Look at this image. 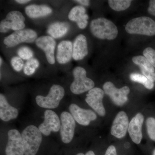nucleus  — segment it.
<instances>
[{"mask_svg": "<svg viewBox=\"0 0 155 155\" xmlns=\"http://www.w3.org/2000/svg\"><path fill=\"white\" fill-rule=\"evenodd\" d=\"M11 64L14 70L17 72L21 71L24 65V63L22 59L18 57H14L12 58Z\"/></svg>", "mask_w": 155, "mask_h": 155, "instance_id": "30", "label": "nucleus"}, {"mask_svg": "<svg viewBox=\"0 0 155 155\" xmlns=\"http://www.w3.org/2000/svg\"><path fill=\"white\" fill-rule=\"evenodd\" d=\"M73 44L69 41H63L58 45L57 50V61L60 64H67L72 58Z\"/></svg>", "mask_w": 155, "mask_h": 155, "instance_id": "19", "label": "nucleus"}, {"mask_svg": "<svg viewBox=\"0 0 155 155\" xmlns=\"http://www.w3.org/2000/svg\"><path fill=\"white\" fill-rule=\"evenodd\" d=\"M73 75L74 81L70 88L72 93L79 94L94 88V82L87 77L86 70L82 67H75L73 70Z\"/></svg>", "mask_w": 155, "mask_h": 155, "instance_id": "4", "label": "nucleus"}, {"mask_svg": "<svg viewBox=\"0 0 155 155\" xmlns=\"http://www.w3.org/2000/svg\"><path fill=\"white\" fill-rule=\"evenodd\" d=\"M76 155H84L82 153H79L77 154Z\"/></svg>", "mask_w": 155, "mask_h": 155, "instance_id": "37", "label": "nucleus"}, {"mask_svg": "<svg viewBox=\"0 0 155 155\" xmlns=\"http://www.w3.org/2000/svg\"><path fill=\"white\" fill-rule=\"evenodd\" d=\"M37 34L31 29L17 31L4 39V43L8 47H14L21 43H32L36 40Z\"/></svg>", "mask_w": 155, "mask_h": 155, "instance_id": "7", "label": "nucleus"}, {"mask_svg": "<svg viewBox=\"0 0 155 155\" xmlns=\"http://www.w3.org/2000/svg\"><path fill=\"white\" fill-rule=\"evenodd\" d=\"M92 34L101 39L112 40L117 37L118 30L110 20L104 18H99L92 20L90 24Z\"/></svg>", "mask_w": 155, "mask_h": 155, "instance_id": "1", "label": "nucleus"}, {"mask_svg": "<svg viewBox=\"0 0 155 155\" xmlns=\"http://www.w3.org/2000/svg\"><path fill=\"white\" fill-rule=\"evenodd\" d=\"M103 89L105 93L110 97L115 104L121 106L127 102V95L130 91L128 87L124 86L118 89L110 81H107L104 84Z\"/></svg>", "mask_w": 155, "mask_h": 155, "instance_id": "9", "label": "nucleus"}, {"mask_svg": "<svg viewBox=\"0 0 155 155\" xmlns=\"http://www.w3.org/2000/svg\"><path fill=\"white\" fill-rule=\"evenodd\" d=\"M153 155H155V149L154 150L153 152Z\"/></svg>", "mask_w": 155, "mask_h": 155, "instance_id": "38", "label": "nucleus"}, {"mask_svg": "<svg viewBox=\"0 0 155 155\" xmlns=\"http://www.w3.org/2000/svg\"><path fill=\"white\" fill-rule=\"evenodd\" d=\"M69 110L75 120L84 126H87L91 121L97 119L96 114L93 111L82 109L75 104H71L69 106Z\"/></svg>", "mask_w": 155, "mask_h": 155, "instance_id": "13", "label": "nucleus"}, {"mask_svg": "<svg viewBox=\"0 0 155 155\" xmlns=\"http://www.w3.org/2000/svg\"><path fill=\"white\" fill-rule=\"evenodd\" d=\"M65 94L63 87L58 84H54L50 88L49 92L46 97L38 95L35 100L40 107L48 109H55L59 105L60 102Z\"/></svg>", "mask_w": 155, "mask_h": 155, "instance_id": "5", "label": "nucleus"}, {"mask_svg": "<svg viewBox=\"0 0 155 155\" xmlns=\"http://www.w3.org/2000/svg\"><path fill=\"white\" fill-rule=\"evenodd\" d=\"M30 1L29 0H16V2L17 3H19V4H25L30 2Z\"/></svg>", "mask_w": 155, "mask_h": 155, "instance_id": "34", "label": "nucleus"}, {"mask_svg": "<svg viewBox=\"0 0 155 155\" xmlns=\"http://www.w3.org/2000/svg\"><path fill=\"white\" fill-rule=\"evenodd\" d=\"M125 30L130 34L153 36L155 35V22L149 17H137L127 22Z\"/></svg>", "mask_w": 155, "mask_h": 155, "instance_id": "3", "label": "nucleus"}, {"mask_svg": "<svg viewBox=\"0 0 155 155\" xmlns=\"http://www.w3.org/2000/svg\"><path fill=\"white\" fill-rule=\"evenodd\" d=\"M86 12V10L83 6H75L69 12L68 18L71 21L76 22L81 29H84L88 24L89 17Z\"/></svg>", "mask_w": 155, "mask_h": 155, "instance_id": "18", "label": "nucleus"}, {"mask_svg": "<svg viewBox=\"0 0 155 155\" xmlns=\"http://www.w3.org/2000/svg\"><path fill=\"white\" fill-rule=\"evenodd\" d=\"M143 55L153 67H155V50L151 48H147L143 51Z\"/></svg>", "mask_w": 155, "mask_h": 155, "instance_id": "29", "label": "nucleus"}, {"mask_svg": "<svg viewBox=\"0 0 155 155\" xmlns=\"http://www.w3.org/2000/svg\"><path fill=\"white\" fill-rule=\"evenodd\" d=\"M35 44L38 47L44 51L48 62L51 64H54V50L56 43L54 38L49 36H41L37 39Z\"/></svg>", "mask_w": 155, "mask_h": 155, "instance_id": "15", "label": "nucleus"}, {"mask_svg": "<svg viewBox=\"0 0 155 155\" xmlns=\"http://www.w3.org/2000/svg\"><path fill=\"white\" fill-rule=\"evenodd\" d=\"M61 121L55 112L51 110L45 111L44 121L38 127L41 133L48 136L52 131L58 132L61 129Z\"/></svg>", "mask_w": 155, "mask_h": 155, "instance_id": "11", "label": "nucleus"}, {"mask_svg": "<svg viewBox=\"0 0 155 155\" xmlns=\"http://www.w3.org/2000/svg\"><path fill=\"white\" fill-rule=\"evenodd\" d=\"M147 131L150 138L155 141V119L149 117L146 121Z\"/></svg>", "mask_w": 155, "mask_h": 155, "instance_id": "27", "label": "nucleus"}, {"mask_svg": "<svg viewBox=\"0 0 155 155\" xmlns=\"http://www.w3.org/2000/svg\"><path fill=\"white\" fill-rule=\"evenodd\" d=\"M130 79L134 82H138L144 85L145 87L148 89H152L154 86V84L153 81L149 80L144 75L138 73H134L130 74Z\"/></svg>", "mask_w": 155, "mask_h": 155, "instance_id": "25", "label": "nucleus"}, {"mask_svg": "<svg viewBox=\"0 0 155 155\" xmlns=\"http://www.w3.org/2000/svg\"><path fill=\"white\" fill-rule=\"evenodd\" d=\"M104 91L98 87L90 90L87 94L85 101L100 116L105 115L106 111L103 104Z\"/></svg>", "mask_w": 155, "mask_h": 155, "instance_id": "12", "label": "nucleus"}, {"mask_svg": "<svg viewBox=\"0 0 155 155\" xmlns=\"http://www.w3.org/2000/svg\"><path fill=\"white\" fill-rule=\"evenodd\" d=\"M143 121V115L140 113H138L131 119L128 125L129 135L132 141L136 144H139L142 139V127Z\"/></svg>", "mask_w": 155, "mask_h": 155, "instance_id": "16", "label": "nucleus"}, {"mask_svg": "<svg viewBox=\"0 0 155 155\" xmlns=\"http://www.w3.org/2000/svg\"><path fill=\"white\" fill-rule=\"evenodd\" d=\"M69 28V25L67 22H56L49 26L47 31L53 38H58L65 35Z\"/></svg>", "mask_w": 155, "mask_h": 155, "instance_id": "23", "label": "nucleus"}, {"mask_svg": "<svg viewBox=\"0 0 155 155\" xmlns=\"http://www.w3.org/2000/svg\"><path fill=\"white\" fill-rule=\"evenodd\" d=\"M75 2H77L84 6H88L89 5L90 1H87V0H77V1H75Z\"/></svg>", "mask_w": 155, "mask_h": 155, "instance_id": "33", "label": "nucleus"}, {"mask_svg": "<svg viewBox=\"0 0 155 155\" xmlns=\"http://www.w3.org/2000/svg\"><path fill=\"white\" fill-rule=\"evenodd\" d=\"M131 1L129 0H110L108 4L111 8L116 11H125L130 5Z\"/></svg>", "mask_w": 155, "mask_h": 155, "instance_id": "24", "label": "nucleus"}, {"mask_svg": "<svg viewBox=\"0 0 155 155\" xmlns=\"http://www.w3.org/2000/svg\"><path fill=\"white\" fill-rule=\"evenodd\" d=\"M18 116L17 108L12 107L8 103L5 97L0 94V118L5 122L16 119Z\"/></svg>", "mask_w": 155, "mask_h": 155, "instance_id": "20", "label": "nucleus"}, {"mask_svg": "<svg viewBox=\"0 0 155 155\" xmlns=\"http://www.w3.org/2000/svg\"><path fill=\"white\" fill-rule=\"evenodd\" d=\"M0 62H1V63H0V65H1V66L2 65V58H0Z\"/></svg>", "mask_w": 155, "mask_h": 155, "instance_id": "36", "label": "nucleus"}, {"mask_svg": "<svg viewBox=\"0 0 155 155\" xmlns=\"http://www.w3.org/2000/svg\"><path fill=\"white\" fill-rule=\"evenodd\" d=\"M147 11L150 14L155 16V0L149 1V6Z\"/></svg>", "mask_w": 155, "mask_h": 155, "instance_id": "31", "label": "nucleus"}, {"mask_svg": "<svg viewBox=\"0 0 155 155\" xmlns=\"http://www.w3.org/2000/svg\"><path fill=\"white\" fill-rule=\"evenodd\" d=\"M127 114L124 111L119 112L113 122L111 133L116 138H121L126 135L129 125Z\"/></svg>", "mask_w": 155, "mask_h": 155, "instance_id": "14", "label": "nucleus"}, {"mask_svg": "<svg viewBox=\"0 0 155 155\" xmlns=\"http://www.w3.org/2000/svg\"><path fill=\"white\" fill-rule=\"evenodd\" d=\"M105 155H117L116 150L114 146H110L106 151Z\"/></svg>", "mask_w": 155, "mask_h": 155, "instance_id": "32", "label": "nucleus"}, {"mask_svg": "<svg viewBox=\"0 0 155 155\" xmlns=\"http://www.w3.org/2000/svg\"><path fill=\"white\" fill-rule=\"evenodd\" d=\"M25 18L21 12L12 11L7 14L6 18L0 23V31L6 33L10 29L15 31L22 30L25 28Z\"/></svg>", "mask_w": 155, "mask_h": 155, "instance_id": "6", "label": "nucleus"}, {"mask_svg": "<svg viewBox=\"0 0 155 155\" xmlns=\"http://www.w3.org/2000/svg\"><path fill=\"white\" fill-rule=\"evenodd\" d=\"M132 61L140 68L142 73L149 80L155 81V70L152 65L144 56H137L133 57Z\"/></svg>", "mask_w": 155, "mask_h": 155, "instance_id": "21", "label": "nucleus"}, {"mask_svg": "<svg viewBox=\"0 0 155 155\" xmlns=\"http://www.w3.org/2000/svg\"><path fill=\"white\" fill-rule=\"evenodd\" d=\"M25 12L30 18H37L49 15L52 12V10L48 6L32 5L25 8Z\"/></svg>", "mask_w": 155, "mask_h": 155, "instance_id": "22", "label": "nucleus"}, {"mask_svg": "<svg viewBox=\"0 0 155 155\" xmlns=\"http://www.w3.org/2000/svg\"><path fill=\"white\" fill-rule=\"evenodd\" d=\"M39 66L38 61L35 58L28 60L24 67V72L25 75H31L33 74Z\"/></svg>", "mask_w": 155, "mask_h": 155, "instance_id": "26", "label": "nucleus"}, {"mask_svg": "<svg viewBox=\"0 0 155 155\" xmlns=\"http://www.w3.org/2000/svg\"><path fill=\"white\" fill-rule=\"evenodd\" d=\"M21 135L25 149L24 155H36L42 140L39 128L34 125H29L22 131Z\"/></svg>", "mask_w": 155, "mask_h": 155, "instance_id": "2", "label": "nucleus"}, {"mask_svg": "<svg viewBox=\"0 0 155 155\" xmlns=\"http://www.w3.org/2000/svg\"><path fill=\"white\" fill-rule=\"evenodd\" d=\"M88 53L86 37L82 34L79 35L73 42L72 58L75 61H80L85 58Z\"/></svg>", "mask_w": 155, "mask_h": 155, "instance_id": "17", "label": "nucleus"}, {"mask_svg": "<svg viewBox=\"0 0 155 155\" xmlns=\"http://www.w3.org/2000/svg\"><path fill=\"white\" fill-rule=\"evenodd\" d=\"M18 54L21 59L29 60L33 57V52L29 48L27 47H22L18 50Z\"/></svg>", "mask_w": 155, "mask_h": 155, "instance_id": "28", "label": "nucleus"}, {"mask_svg": "<svg viewBox=\"0 0 155 155\" xmlns=\"http://www.w3.org/2000/svg\"><path fill=\"white\" fill-rule=\"evenodd\" d=\"M61 127L60 134L62 141L69 143L72 141L75 133V119L68 112H63L61 115Z\"/></svg>", "mask_w": 155, "mask_h": 155, "instance_id": "10", "label": "nucleus"}, {"mask_svg": "<svg viewBox=\"0 0 155 155\" xmlns=\"http://www.w3.org/2000/svg\"><path fill=\"white\" fill-rule=\"evenodd\" d=\"M8 141L6 145V155H24L25 149L22 135L18 130L11 129L8 132Z\"/></svg>", "mask_w": 155, "mask_h": 155, "instance_id": "8", "label": "nucleus"}, {"mask_svg": "<svg viewBox=\"0 0 155 155\" xmlns=\"http://www.w3.org/2000/svg\"><path fill=\"white\" fill-rule=\"evenodd\" d=\"M85 155H95L94 153V152L93 151L90 150L88 152H87V153H86V154Z\"/></svg>", "mask_w": 155, "mask_h": 155, "instance_id": "35", "label": "nucleus"}]
</instances>
